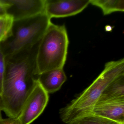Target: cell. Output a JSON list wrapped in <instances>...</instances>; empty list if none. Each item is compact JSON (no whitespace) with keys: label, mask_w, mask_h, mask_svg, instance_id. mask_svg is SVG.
I'll list each match as a JSON object with an SVG mask.
<instances>
[{"label":"cell","mask_w":124,"mask_h":124,"mask_svg":"<svg viewBox=\"0 0 124 124\" xmlns=\"http://www.w3.org/2000/svg\"><path fill=\"white\" fill-rule=\"evenodd\" d=\"M40 41L31 48L5 57L0 104L2 111L8 117L18 116L37 82L36 57Z\"/></svg>","instance_id":"6da1fadb"},{"label":"cell","mask_w":124,"mask_h":124,"mask_svg":"<svg viewBox=\"0 0 124 124\" xmlns=\"http://www.w3.org/2000/svg\"><path fill=\"white\" fill-rule=\"evenodd\" d=\"M123 75H124V59L107 63L103 71L93 83L70 103L60 110L62 121L68 124L75 119L89 114L105 88Z\"/></svg>","instance_id":"7a4b0ae2"},{"label":"cell","mask_w":124,"mask_h":124,"mask_svg":"<svg viewBox=\"0 0 124 124\" xmlns=\"http://www.w3.org/2000/svg\"><path fill=\"white\" fill-rule=\"evenodd\" d=\"M51 19L44 12L27 18L14 21L10 35L0 43L5 57L32 47L42 39Z\"/></svg>","instance_id":"3957f363"},{"label":"cell","mask_w":124,"mask_h":124,"mask_svg":"<svg viewBox=\"0 0 124 124\" xmlns=\"http://www.w3.org/2000/svg\"><path fill=\"white\" fill-rule=\"evenodd\" d=\"M69 44L65 26L51 22L39 43L36 57L38 75L49 70L63 68Z\"/></svg>","instance_id":"277c9868"},{"label":"cell","mask_w":124,"mask_h":124,"mask_svg":"<svg viewBox=\"0 0 124 124\" xmlns=\"http://www.w3.org/2000/svg\"><path fill=\"white\" fill-rule=\"evenodd\" d=\"M48 93L38 81L18 117L22 124H30L43 112L49 99Z\"/></svg>","instance_id":"5b68a950"},{"label":"cell","mask_w":124,"mask_h":124,"mask_svg":"<svg viewBox=\"0 0 124 124\" xmlns=\"http://www.w3.org/2000/svg\"><path fill=\"white\" fill-rule=\"evenodd\" d=\"M89 4L90 0H46L45 13L51 19L64 18L78 14Z\"/></svg>","instance_id":"8992f818"},{"label":"cell","mask_w":124,"mask_h":124,"mask_svg":"<svg viewBox=\"0 0 124 124\" xmlns=\"http://www.w3.org/2000/svg\"><path fill=\"white\" fill-rule=\"evenodd\" d=\"M46 0H5L7 14L14 21L32 17L45 12Z\"/></svg>","instance_id":"52a82bcc"},{"label":"cell","mask_w":124,"mask_h":124,"mask_svg":"<svg viewBox=\"0 0 124 124\" xmlns=\"http://www.w3.org/2000/svg\"><path fill=\"white\" fill-rule=\"evenodd\" d=\"M89 114L124 124V100L97 103Z\"/></svg>","instance_id":"ba28073f"},{"label":"cell","mask_w":124,"mask_h":124,"mask_svg":"<svg viewBox=\"0 0 124 124\" xmlns=\"http://www.w3.org/2000/svg\"><path fill=\"white\" fill-rule=\"evenodd\" d=\"M63 68L55 69L45 72L38 75V81L48 93L58 90L66 80Z\"/></svg>","instance_id":"9c48e42d"},{"label":"cell","mask_w":124,"mask_h":124,"mask_svg":"<svg viewBox=\"0 0 124 124\" xmlns=\"http://www.w3.org/2000/svg\"><path fill=\"white\" fill-rule=\"evenodd\" d=\"M121 100H124V75L117 78L105 88L97 103Z\"/></svg>","instance_id":"30bf717a"},{"label":"cell","mask_w":124,"mask_h":124,"mask_svg":"<svg viewBox=\"0 0 124 124\" xmlns=\"http://www.w3.org/2000/svg\"><path fill=\"white\" fill-rule=\"evenodd\" d=\"M90 4L101 8L104 15L124 12V0H90Z\"/></svg>","instance_id":"8fae6325"},{"label":"cell","mask_w":124,"mask_h":124,"mask_svg":"<svg viewBox=\"0 0 124 124\" xmlns=\"http://www.w3.org/2000/svg\"><path fill=\"white\" fill-rule=\"evenodd\" d=\"M68 124H122L92 114H88L75 119Z\"/></svg>","instance_id":"7c38bea8"},{"label":"cell","mask_w":124,"mask_h":124,"mask_svg":"<svg viewBox=\"0 0 124 124\" xmlns=\"http://www.w3.org/2000/svg\"><path fill=\"white\" fill-rule=\"evenodd\" d=\"M14 22L13 17L8 14L0 18V43L10 35Z\"/></svg>","instance_id":"4fadbf2b"},{"label":"cell","mask_w":124,"mask_h":124,"mask_svg":"<svg viewBox=\"0 0 124 124\" xmlns=\"http://www.w3.org/2000/svg\"><path fill=\"white\" fill-rule=\"evenodd\" d=\"M5 58L0 48V95L2 90L3 84L5 71Z\"/></svg>","instance_id":"5bb4252c"},{"label":"cell","mask_w":124,"mask_h":124,"mask_svg":"<svg viewBox=\"0 0 124 124\" xmlns=\"http://www.w3.org/2000/svg\"><path fill=\"white\" fill-rule=\"evenodd\" d=\"M0 124H22L18 117L0 119Z\"/></svg>","instance_id":"9a60e30c"},{"label":"cell","mask_w":124,"mask_h":124,"mask_svg":"<svg viewBox=\"0 0 124 124\" xmlns=\"http://www.w3.org/2000/svg\"><path fill=\"white\" fill-rule=\"evenodd\" d=\"M7 6L8 4L5 2V0H0V18L7 14Z\"/></svg>","instance_id":"2e32d148"},{"label":"cell","mask_w":124,"mask_h":124,"mask_svg":"<svg viewBox=\"0 0 124 124\" xmlns=\"http://www.w3.org/2000/svg\"><path fill=\"white\" fill-rule=\"evenodd\" d=\"M2 109H1V106H0V119L2 118Z\"/></svg>","instance_id":"e0dca14e"},{"label":"cell","mask_w":124,"mask_h":124,"mask_svg":"<svg viewBox=\"0 0 124 124\" xmlns=\"http://www.w3.org/2000/svg\"></svg>","instance_id":"ac0fdd59"}]
</instances>
